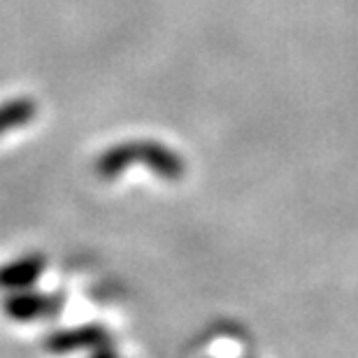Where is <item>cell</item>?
<instances>
[{"label": "cell", "mask_w": 358, "mask_h": 358, "mask_svg": "<svg viewBox=\"0 0 358 358\" xmlns=\"http://www.w3.org/2000/svg\"><path fill=\"white\" fill-rule=\"evenodd\" d=\"M114 152L124 170L131 168V163L140 161L161 179H179L184 175V163L179 154L161 142H121V145H114Z\"/></svg>", "instance_id": "cell-1"}, {"label": "cell", "mask_w": 358, "mask_h": 358, "mask_svg": "<svg viewBox=\"0 0 358 358\" xmlns=\"http://www.w3.org/2000/svg\"><path fill=\"white\" fill-rule=\"evenodd\" d=\"M66 305L63 293H35L31 289L7 291L3 298V312L7 319L28 324L38 319H54Z\"/></svg>", "instance_id": "cell-2"}, {"label": "cell", "mask_w": 358, "mask_h": 358, "mask_svg": "<svg viewBox=\"0 0 358 358\" xmlns=\"http://www.w3.org/2000/svg\"><path fill=\"white\" fill-rule=\"evenodd\" d=\"M110 345V331L100 324H87L77 328H63V331L49 333L42 340V349L54 356H68L84 349H100Z\"/></svg>", "instance_id": "cell-3"}, {"label": "cell", "mask_w": 358, "mask_h": 358, "mask_svg": "<svg viewBox=\"0 0 358 358\" xmlns=\"http://www.w3.org/2000/svg\"><path fill=\"white\" fill-rule=\"evenodd\" d=\"M45 268H47V259L42 254H28L12 263H5V266L0 268V289H5V291L31 289L42 277Z\"/></svg>", "instance_id": "cell-4"}, {"label": "cell", "mask_w": 358, "mask_h": 358, "mask_svg": "<svg viewBox=\"0 0 358 358\" xmlns=\"http://www.w3.org/2000/svg\"><path fill=\"white\" fill-rule=\"evenodd\" d=\"M38 107L31 98H14L0 105V135L14 131L19 126H26L28 121H33Z\"/></svg>", "instance_id": "cell-5"}, {"label": "cell", "mask_w": 358, "mask_h": 358, "mask_svg": "<svg viewBox=\"0 0 358 358\" xmlns=\"http://www.w3.org/2000/svg\"><path fill=\"white\" fill-rule=\"evenodd\" d=\"M89 358H119V356H117V352H114L112 345H105L100 349H93V354Z\"/></svg>", "instance_id": "cell-6"}]
</instances>
